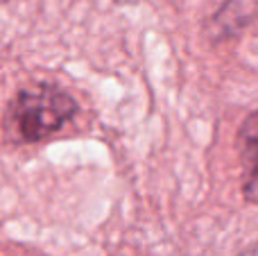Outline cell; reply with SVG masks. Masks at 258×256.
<instances>
[{"instance_id": "1", "label": "cell", "mask_w": 258, "mask_h": 256, "mask_svg": "<svg viewBox=\"0 0 258 256\" xmlns=\"http://www.w3.org/2000/svg\"><path fill=\"white\" fill-rule=\"evenodd\" d=\"M77 113L71 93L54 84L21 89L5 111V132L16 143H41Z\"/></svg>"}, {"instance_id": "2", "label": "cell", "mask_w": 258, "mask_h": 256, "mask_svg": "<svg viewBox=\"0 0 258 256\" xmlns=\"http://www.w3.org/2000/svg\"><path fill=\"white\" fill-rule=\"evenodd\" d=\"M238 157L242 163V198L249 204H258V150Z\"/></svg>"}, {"instance_id": "3", "label": "cell", "mask_w": 258, "mask_h": 256, "mask_svg": "<svg viewBox=\"0 0 258 256\" xmlns=\"http://www.w3.org/2000/svg\"><path fill=\"white\" fill-rule=\"evenodd\" d=\"M238 256H258V240H256L254 245H249V247H247L245 252H240Z\"/></svg>"}, {"instance_id": "4", "label": "cell", "mask_w": 258, "mask_h": 256, "mask_svg": "<svg viewBox=\"0 0 258 256\" xmlns=\"http://www.w3.org/2000/svg\"><path fill=\"white\" fill-rule=\"evenodd\" d=\"M116 3H118V5H136L138 0H116Z\"/></svg>"}, {"instance_id": "5", "label": "cell", "mask_w": 258, "mask_h": 256, "mask_svg": "<svg viewBox=\"0 0 258 256\" xmlns=\"http://www.w3.org/2000/svg\"><path fill=\"white\" fill-rule=\"evenodd\" d=\"M0 3H7V0H0Z\"/></svg>"}]
</instances>
